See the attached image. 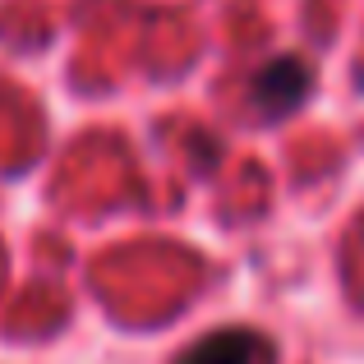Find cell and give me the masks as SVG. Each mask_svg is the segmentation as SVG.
<instances>
[{
  "label": "cell",
  "mask_w": 364,
  "mask_h": 364,
  "mask_svg": "<svg viewBox=\"0 0 364 364\" xmlns=\"http://www.w3.org/2000/svg\"><path fill=\"white\" fill-rule=\"evenodd\" d=\"M249 97H254V107L263 111L267 120L295 111L304 97H309V65H304L300 55H272V60L254 74Z\"/></svg>",
  "instance_id": "6da1fadb"
},
{
  "label": "cell",
  "mask_w": 364,
  "mask_h": 364,
  "mask_svg": "<svg viewBox=\"0 0 364 364\" xmlns=\"http://www.w3.org/2000/svg\"><path fill=\"white\" fill-rule=\"evenodd\" d=\"M263 350V341L245 328H226L213 337L194 341L185 355H176V364H254V355Z\"/></svg>",
  "instance_id": "7a4b0ae2"
}]
</instances>
